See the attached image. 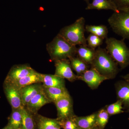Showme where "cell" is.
<instances>
[{"mask_svg":"<svg viewBox=\"0 0 129 129\" xmlns=\"http://www.w3.org/2000/svg\"><path fill=\"white\" fill-rule=\"evenodd\" d=\"M2 129H15L14 128H13L11 126H9V125H7L6 126H5V127L3 128Z\"/></svg>","mask_w":129,"mask_h":129,"instance_id":"f546056e","label":"cell"},{"mask_svg":"<svg viewBox=\"0 0 129 129\" xmlns=\"http://www.w3.org/2000/svg\"><path fill=\"white\" fill-rule=\"evenodd\" d=\"M124 40L107 37L105 41L106 50L122 69H124L129 65V48Z\"/></svg>","mask_w":129,"mask_h":129,"instance_id":"3957f363","label":"cell"},{"mask_svg":"<svg viewBox=\"0 0 129 129\" xmlns=\"http://www.w3.org/2000/svg\"><path fill=\"white\" fill-rule=\"evenodd\" d=\"M109 114L106 109H103L96 113V126L99 129H104L108 122Z\"/></svg>","mask_w":129,"mask_h":129,"instance_id":"d4e9b609","label":"cell"},{"mask_svg":"<svg viewBox=\"0 0 129 129\" xmlns=\"http://www.w3.org/2000/svg\"><path fill=\"white\" fill-rule=\"evenodd\" d=\"M72 68L76 72L77 75L80 76L89 70L88 64L78 57H72L69 58Z\"/></svg>","mask_w":129,"mask_h":129,"instance_id":"7402d4cb","label":"cell"},{"mask_svg":"<svg viewBox=\"0 0 129 129\" xmlns=\"http://www.w3.org/2000/svg\"><path fill=\"white\" fill-rule=\"evenodd\" d=\"M118 11L129 10V0H111Z\"/></svg>","mask_w":129,"mask_h":129,"instance_id":"f1b7e54d","label":"cell"},{"mask_svg":"<svg viewBox=\"0 0 129 129\" xmlns=\"http://www.w3.org/2000/svg\"><path fill=\"white\" fill-rule=\"evenodd\" d=\"M123 78L125 79H127L129 78V73L127 74L126 75H125V76H123Z\"/></svg>","mask_w":129,"mask_h":129,"instance_id":"4dcf8cb0","label":"cell"},{"mask_svg":"<svg viewBox=\"0 0 129 129\" xmlns=\"http://www.w3.org/2000/svg\"><path fill=\"white\" fill-rule=\"evenodd\" d=\"M51 103L43 90L34 97L25 107L28 111L35 115L37 114L42 107Z\"/></svg>","mask_w":129,"mask_h":129,"instance_id":"8fae6325","label":"cell"},{"mask_svg":"<svg viewBox=\"0 0 129 129\" xmlns=\"http://www.w3.org/2000/svg\"><path fill=\"white\" fill-rule=\"evenodd\" d=\"M43 90L42 83L33 84L20 89L19 91L23 106L25 107L34 97Z\"/></svg>","mask_w":129,"mask_h":129,"instance_id":"7c38bea8","label":"cell"},{"mask_svg":"<svg viewBox=\"0 0 129 129\" xmlns=\"http://www.w3.org/2000/svg\"><path fill=\"white\" fill-rule=\"evenodd\" d=\"M125 80H126L128 81H129V78L127 79H125Z\"/></svg>","mask_w":129,"mask_h":129,"instance_id":"e575fe53","label":"cell"},{"mask_svg":"<svg viewBox=\"0 0 129 129\" xmlns=\"http://www.w3.org/2000/svg\"><path fill=\"white\" fill-rule=\"evenodd\" d=\"M85 28L86 32L94 35L103 40L106 39L108 37V29L105 25H85Z\"/></svg>","mask_w":129,"mask_h":129,"instance_id":"603a6c76","label":"cell"},{"mask_svg":"<svg viewBox=\"0 0 129 129\" xmlns=\"http://www.w3.org/2000/svg\"><path fill=\"white\" fill-rule=\"evenodd\" d=\"M97 113L85 117L74 115L72 118L80 129H91L96 126Z\"/></svg>","mask_w":129,"mask_h":129,"instance_id":"e0dca14e","label":"cell"},{"mask_svg":"<svg viewBox=\"0 0 129 129\" xmlns=\"http://www.w3.org/2000/svg\"><path fill=\"white\" fill-rule=\"evenodd\" d=\"M4 91L12 110L19 109L24 107L23 105L19 90L13 86L4 83Z\"/></svg>","mask_w":129,"mask_h":129,"instance_id":"30bf717a","label":"cell"},{"mask_svg":"<svg viewBox=\"0 0 129 129\" xmlns=\"http://www.w3.org/2000/svg\"><path fill=\"white\" fill-rule=\"evenodd\" d=\"M22 120L20 129H37L34 115L29 112L25 107L22 109Z\"/></svg>","mask_w":129,"mask_h":129,"instance_id":"44dd1931","label":"cell"},{"mask_svg":"<svg viewBox=\"0 0 129 129\" xmlns=\"http://www.w3.org/2000/svg\"><path fill=\"white\" fill-rule=\"evenodd\" d=\"M22 108L12 110L11 114L8 118L7 125L15 129H21L22 120Z\"/></svg>","mask_w":129,"mask_h":129,"instance_id":"cb8c5ba5","label":"cell"},{"mask_svg":"<svg viewBox=\"0 0 129 129\" xmlns=\"http://www.w3.org/2000/svg\"><path fill=\"white\" fill-rule=\"evenodd\" d=\"M103 41L100 37L91 34L86 38L88 46L94 49H95L101 45L103 43Z\"/></svg>","mask_w":129,"mask_h":129,"instance_id":"4316f807","label":"cell"},{"mask_svg":"<svg viewBox=\"0 0 129 129\" xmlns=\"http://www.w3.org/2000/svg\"><path fill=\"white\" fill-rule=\"evenodd\" d=\"M61 127H60V125H58L56 127L55 129H60L61 128Z\"/></svg>","mask_w":129,"mask_h":129,"instance_id":"1f68e13d","label":"cell"},{"mask_svg":"<svg viewBox=\"0 0 129 129\" xmlns=\"http://www.w3.org/2000/svg\"><path fill=\"white\" fill-rule=\"evenodd\" d=\"M108 22L115 34L129 40V10L114 12Z\"/></svg>","mask_w":129,"mask_h":129,"instance_id":"5b68a950","label":"cell"},{"mask_svg":"<svg viewBox=\"0 0 129 129\" xmlns=\"http://www.w3.org/2000/svg\"><path fill=\"white\" fill-rule=\"evenodd\" d=\"M115 88L118 100L122 102L125 107L129 108V81L117 83Z\"/></svg>","mask_w":129,"mask_h":129,"instance_id":"9a60e30c","label":"cell"},{"mask_svg":"<svg viewBox=\"0 0 129 129\" xmlns=\"http://www.w3.org/2000/svg\"><path fill=\"white\" fill-rule=\"evenodd\" d=\"M123 108L122 102L118 100L116 102L109 105L106 110L109 115H114L123 112Z\"/></svg>","mask_w":129,"mask_h":129,"instance_id":"484cf974","label":"cell"},{"mask_svg":"<svg viewBox=\"0 0 129 129\" xmlns=\"http://www.w3.org/2000/svg\"><path fill=\"white\" fill-rule=\"evenodd\" d=\"M44 90L51 102L53 103L62 98L71 97L66 88L44 87Z\"/></svg>","mask_w":129,"mask_h":129,"instance_id":"5bb4252c","label":"cell"},{"mask_svg":"<svg viewBox=\"0 0 129 129\" xmlns=\"http://www.w3.org/2000/svg\"><path fill=\"white\" fill-rule=\"evenodd\" d=\"M55 75L71 82L78 80L79 76L73 72L69 59H65L55 61Z\"/></svg>","mask_w":129,"mask_h":129,"instance_id":"8992f818","label":"cell"},{"mask_svg":"<svg viewBox=\"0 0 129 129\" xmlns=\"http://www.w3.org/2000/svg\"><path fill=\"white\" fill-rule=\"evenodd\" d=\"M77 48L76 46L70 44L58 34L46 45L51 59L54 61L75 56Z\"/></svg>","mask_w":129,"mask_h":129,"instance_id":"7a4b0ae2","label":"cell"},{"mask_svg":"<svg viewBox=\"0 0 129 129\" xmlns=\"http://www.w3.org/2000/svg\"><path fill=\"white\" fill-rule=\"evenodd\" d=\"M91 129H99L98 128H96V127H94Z\"/></svg>","mask_w":129,"mask_h":129,"instance_id":"836d02e7","label":"cell"},{"mask_svg":"<svg viewBox=\"0 0 129 129\" xmlns=\"http://www.w3.org/2000/svg\"><path fill=\"white\" fill-rule=\"evenodd\" d=\"M86 10H111L114 12L119 11L113 3L111 0H92L87 5Z\"/></svg>","mask_w":129,"mask_h":129,"instance_id":"d6986e66","label":"cell"},{"mask_svg":"<svg viewBox=\"0 0 129 129\" xmlns=\"http://www.w3.org/2000/svg\"><path fill=\"white\" fill-rule=\"evenodd\" d=\"M108 79L91 67L90 69L79 76L78 80L84 81L92 89H96L104 81Z\"/></svg>","mask_w":129,"mask_h":129,"instance_id":"ba28073f","label":"cell"},{"mask_svg":"<svg viewBox=\"0 0 129 129\" xmlns=\"http://www.w3.org/2000/svg\"><path fill=\"white\" fill-rule=\"evenodd\" d=\"M85 20L81 17L73 23L65 26L58 33L62 37L74 46H88L85 36Z\"/></svg>","mask_w":129,"mask_h":129,"instance_id":"277c9868","label":"cell"},{"mask_svg":"<svg viewBox=\"0 0 129 129\" xmlns=\"http://www.w3.org/2000/svg\"><path fill=\"white\" fill-rule=\"evenodd\" d=\"M34 117L37 129H55L59 125L57 118H50L37 113Z\"/></svg>","mask_w":129,"mask_h":129,"instance_id":"ac0fdd59","label":"cell"},{"mask_svg":"<svg viewBox=\"0 0 129 129\" xmlns=\"http://www.w3.org/2000/svg\"><path fill=\"white\" fill-rule=\"evenodd\" d=\"M72 118L63 120H58V123L61 128L63 129H80L73 120Z\"/></svg>","mask_w":129,"mask_h":129,"instance_id":"83f0119b","label":"cell"},{"mask_svg":"<svg viewBox=\"0 0 129 129\" xmlns=\"http://www.w3.org/2000/svg\"><path fill=\"white\" fill-rule=\"evenodd\" d=\"M84 1H85V2L86 3L87 5H88V4H89V3H90V0H84Z\"/></svg>","mask_w":129,"mask_h":129,"instance_id":"d6a6232c","label":"cell"},{"mask_svg":"<svg viewBox=\"0 0 129 129\" xmlns=\"http://www.w3.org/2000/svg\"><path fill=\"white\" fill-rule=\"evenodd\" d=\"M91 65L108 79L115 78L118 72L117 63L106 49L100 47L96 49L94 58Z\"/></svg>","mask_w":129,"mask_h":129,"instance_id":"6da1fadb","label":"cell"},{"mask_svg":"<svg viewBox=\"0 0 129 129\" xmlns=\"http://www.w3.org/2000/svg\"><path fill=\"white\" fill-rule=\"evenodd\" d=\"M95 50L96 49L90 48L88 46L81 45L77 48L76 54L84 62L91 64L94 58Z\"/></svg>","mask_w":129,"mask_h":129,"instance_id":"ffe728a7","label":"cell"},{"mask_svg":"<svg viewBox=\"0 0 129 129\" xmlns=\"http://www.w3.org/2000/svg\"><path fill=\"white\" fill-rule=\"evenodd\" d=\"M42 84L44 87L66 88L64 79L60 76L55 74H42Z\"/></svg>","mask_w":129,"mask_h":129,"instance_id":"2e32d148","label":"cell"},{"mask_svg":"<svg viewBox=\"0 0 129 129\" xmlns=\"http://www.w3.org/2000/svg\"><path fill=\"white\" fill-rule=\"evenodd\" d=\"M36 72L28 64L14 65L8 74L5 83H12Z\"/></svg>","mask_w":129,"mask_h":129,"instance_id":"9c48e42d","label":"cell"},{"mask_svg":"<svg viewBox=\"0 0 129 129\" xmlns=\"http://www.w3.org/2000/svg\"><path fill=\"white\" fill-rule=\"evenodd\" d=\"M42 74L36 72L23 78L10 83H5L9 84L14 88L19 90L27 86L36 83H42Z\"/></svg>","mask_w":129,"mask_h":129,"instance_id":"4fadbf2b","label":"cell"},{"mask_svg":"<svg viewBox=\"0 0 129 129\" xmlns=\"http://www.w3.org/2000/svg\"><path fill=\"white\" fill-rule=\"evenodd\" d=\"M54 103L57 110L58 120L71 118L74 116L71 97L62 98Z\"/></svg>","mask_w":129,"mask_h":129,"instance_id":"52a82bcc","label":"cell"}]
</instances>
